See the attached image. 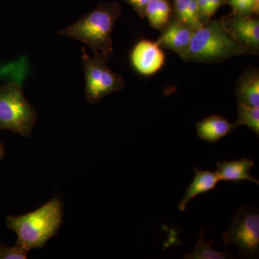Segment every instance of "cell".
Wrapping results in <instances>:
<instances>
[{
  "label": "cell",
  "instance_id": "6",
  "mask_svg": "<svg viewBox=\"0 0 259 259\" xmlns=\"http://www.w3.org/2000/svg\"><path fill=\"white\" fill-rule=\"evenodd\" d=\"M226 246L233 245L241 258H256L259 253L258 209L243 205L234 216L229 229L223 235Z\"/></svg>",
  "mask_w": 259,
  "mask_h": 259
},
{
  "label": "cell",
  "instance_id": "17",
  "mask_svg": "<svg viewBox=\"0 0 259 259\" xmlns=\"http://www.w3.org/2000/svg\"><path fill=\"white\" fill-rule=\"evenodd\" d=\"M29 251L18 243L12 247L0 244V259H25L28 258Z\"/></svg>",
  "mask_w": 259,
  "mask_h": 259
},
{
  "label": "cell",
  "instance_id": "1",
  "mask_svg": "<svg viewBox=\"0 0 259 259\" xmlns=\"http://www.w3.org/2000/svg\"><path fill=\"white\" fill-rule=\"evenodd\" d=\"M122 9L118 3H103L58 34L86 44L95 56L109 59L113 52L112 33Z\"/></svg>",
  "mask_w": 259,
  "mask_h": 259
},
{
  "label": "cell",
  "instance_id": "20",
  "mask_svg": "<svg viewBox=\"0 0 259 259\" xmlns=\"http://www.w3.org/2000/svg\"><path fill=\"white\" fill-rule=\"evenodd\" d=\"M4 156V150H3V146L0 144V160Z\"/></svg>",
  "mask_w": 259,
  "mask_h": 259
},
{
  "label": "cell",
  "instance_id": "2",
  "mask_svg": "<svg viewBox=\"0 0 259 259\" xmlns=\"http://www.w3.org/2000/svg\"><path fill=\"white\" fill-rule=\"evenodd\" d=\"M62 219V203L55 198L33 212L24 215L8 216L7 226L18 236L17 243L30 250L42 248L55 236Z\"/></svg>",
  "mask_w": 259,
  "mask_h": 259
},
{
  "label": "cell",
  "instance_id": "19",
  "mask_svg": "<svg viewBox=\"0 0 259 259\" xmlns=\"http://www.w3.org/2000/svg\"><path fill=\"white\" fill-rule=\"evenodd\" d=\"M208 5L209 15L212 18L217 10L224 4L226 0H206Z\"/></svg>",
  "mask_w": 259,
  "mask_h": 259
},
{
  "label": "cell",
  "instance_id": "5",
  "mask_svg": "<svg viewBox=\"0 0 259 259\" xmlns=\"http://www.w3.org/2000/svg\"><path fill=\"white\" fill-rule=\"evenodd\" d=\"M81 51L85 74V97L90 104H96L107 95L121 91L124 88L125 80L120 74L107 67L108 59L100 56L91 57L85 47Z\"/></svg>",
  "mask_w": 259,
  "mask_h": 259
},
{
  "label": "cell",
  "instance_id": "21",
  "mask_svg": "<svg viewBox=\"0 0 259 259\" xmlns=\"http://www.w3.org/2000/svg\"><path fill=\"white\" fill-rule=\"evenodd\" d=\"M174 2L177 1V0H173Z\"/></svg>",
  "mask_w": 259,
  "mask_h": 259
},
{
  "label": "cell",
  "instance_id": "13",
  "mask_svg": "<svg viewBox=\"0 0 259 259\" xmlns=\"http://www.w3.org/2000/svg\"><path fill=\"white\" fill-rule=\"evenodd\" d=\"M236 97L238 104L259 107V74L255 68H248L241 75L237 83Z\"/></svg>",
  "mask_w": 259,
  "mask_h": 259
},
{
  "label": "cell",
  "instance_id": "12",
  "mask_svg": "<svg viewBox=\"0 0 259 259\" xmlns=\"http://www.w3.org/2000/svg\"><path fill=\"white\" fill-rule=\"evenodd\" d=\"M195 175L191 185L186 190L183 199L179 203L180 211L184 212L191 200L200 194L207 193L217 187L219 178L216 172L204 171L194 167Z\"/></svg>",
  "mask_w": 259,
  "mask_h": 259
},
{
  "label": "cell",
  "instance_id": "14",
  "mask_svg": "<svg viewBox=\"0 0 259 259\" xmlns=\"http://www.w3.org/2000/svg\"><path fill=\"white\" fill-rule=\"evenodd\" d=\"M172 8L168 0H151L145 13L153 28L163 30L170 22Z\"/></svg>",
  "mask_w": 259,
  "mask_h": 259
},
{
  "label": "cell",
  "instance_id": "11",
  "mask_svg": "<svg viewBox=\"0 0 259 259\" xmlns=\"http://www.w3.org/2000/svg\"><path fill=\"white\" fill-rule=\"evenodd\" d=\"M217 173L220 181L228 182H241L249 181L258 185L259 181L250 175V171L254 166L253 160L243 158L238 161L218 162Z\"/></svg>",
  "mask_w": 259,
  "mask_h": 259
},
{
  "label": "cell",
  "instance_id": "4",
  "mask_svg": "<svg viewBox=\"0 0 259 259\" xmlns=\"http://www.w3.org/2000/svg\"><path fill=\"white\" fill-rule=\"evenodd\" d=\"M37 120V112L18 83L0 87V130L28 137Z\"/></svg>",
  "mask_w": 259,
  "mask_h": 259
},
{
  "label": "cell",
  "instance_id": "9",
  "mask_svg": "<svg viewBox=\"0 0 259 259\" xmlns=\"http://www.w3.org/2000/svg\"><path fill=\"white\" fill-rule=\"evenodd\" d=\"M194 32L190 25L175 19L163 29L156 42L161 49L174 51L182 58L188 51Z\"/></svg>",
  "mask_w": 259,
  "mask_h": 259
},
{
  "label": "cell",
  "instance_id": "8",
  "mask_svg": "<svg viewBox=\"0 0 259 259\" xmlns=\"http://www.w3.org/2000/svg\"><path fill=\"white\" fill-rule=\"evenodd\" d=\"M131 61L138 72L149 76L161 69L165 62V55L156 42L143 40L135 46L131 52Z\"/></svg>",
  "mask_w": 259,
  "mask_h": 259
},
{
  "label": "cell",
  "instance_id": "16",
  "mask_svg": "<svg viewBox=\"0 0 259 259\" xmlns=\"http://www.w3.org/2000/svg\"><path fill=\"white\" fill-rule=\"evenodd\" d=\"M235 125H245L259 136V107L246 106L238 104V118Z\"/></svg>",
  "mask_w": 259,
  "mask_h": 259
},
{
  "label": "cell",
  "instance_id": "7",
  "mask_svg": "<svg viewBox=\"0 0 259 259\" xmlns=\"http://www.w3.org/2000/svg\"><path fill=\"white\" fill-rule=\"evenodd\" d=\"M223 28L239 46L243 54H258L259 20L251 15L233 14L221 20Z\"/></svg>",
  "mask_w": 259,
  "mask_h": 259
},
{
  "label": "cell",
  "instance_id": "3",
  "mask_svg": "<svg viewBox=\"0 0 259 259\" xmlns=\"http://www.w3.org/2000/svg\"><path fill=\"white\" fill-rule=\"evenodd\" d=\"M242 54L241 48L223 28L221 20H212L195 30L182 59L189 62L217 64Z\"/></svg>",
  "mask_w": 259,
  "mask_h": 259
},
{
  "label": "cell",
  "instance_id": "10",
  "mask_svg": "<svg viewBox=\"0 0 259 259\" xmlns=\"http://www.w3.org/2000/svg\"><path fill=\"white\" fill-rule=\"evenodd\" d=\"M196 127L199 139L211 144L218 142L237 128L235 124L218 115L205 117L197 122Z\"/></svg>",
  "mask_w": 259,
  "mask_h": 259
},
{
  "label": "cell",
  "instance_id": "15",
  "mask_svg": "<svg viewBox=\"0 0 259 259\" xmlns=\"http://www.w3.org/2000/svg\"><path fill=\"white\" fill-rule=\"evenodd\" d=\"M205 229H201V234L199 237L198 243L194 247L192 251L185 255V259H227L233 258L229 252L216 251L213 249L214 241H204Z\"/></svg>",
  "mask_w": 259,
  "mask_h": 259
},
{
  "label": "cell",
  "instance_id": "18",
  "mask_svg": "<svg viewBox=\"0 0 259 259\" xmlns=\"http://www.w3.org/2000/svg\"><path fill=\"white\" fill-rule=\"evenodd\" d=\"M131 7L141 17L144 18L146 9L151 0H125Z\"/></svg>",
  "mask_w": 259,
  "mask_h": 259
}]
</instances>
